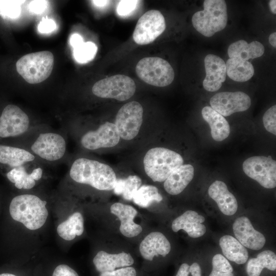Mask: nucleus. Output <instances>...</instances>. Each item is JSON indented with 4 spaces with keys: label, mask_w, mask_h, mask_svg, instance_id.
<instances>
[{
    "label": "nucleus",
    "mask_w": 276,
    "mask_h": 276,
    "mask_svg": "<svg viewBox=\"0 0 276 276\" xmlns=\"http://www.w3.org/2000/svg\"><path fill=\"white\" fill-rule=\"evenodd\" d=\"M69 175L76 182L89 185L100 191L113 190L117 180L116 174L110 166L86 157H79L72 163Z\"/></svg>",
    "instance_id": "obj_1"
},
{
    "label": "nucleus",
    "mask_w": 276,
    "mask_h": 276,
    "mask_svg": "<svg viewBox=\"0 0 276 276\" xmlns=\"http://www.w3.org/2000/svg\"><path fill=\"white\" fill-rule=\"evenodd\" d=\"M47 202L33 194H22L14 197L9 205L11 217L22 223L30 230L42 227L48 216Z\"/></svg>",
    "instance_id": "obj_2"
},
{
    "label": "nucleus",
    "mask_w": 276,
    "mask_h": 276,
    "mask_svg": "<svg viewBox=\"0 0 276 276\" xmlns=\"http://www.w3.org/2000/svg\"><path fill=\"white\" fill-rule=\"evenodd\" d=\"M146 175L154 182H164L168 176L183 165L181 155L171 149L156 147L149 149L143 158Z\"/></svg>",
    "instance_id": "obj_3"
},
{
    "label": "nucleus",
    "mask_w": 276,
    "mask_h": 276,
    "mask_svg": "<svg viewBox=\"0 0 276 276\" xmlns=\"http://www.w3.org/2000/svg\"><path fill=\"white\" fill-rule=\"evenodd\" d=\"M193 27L206 37H211L224 29L227 25V7L223 0H205L203 10L194 14L192 18Z\"/></svg>",
    "instance_id": "obj_4"
},
{
    "label": "nucleus",
    "mask_w": 276,
    "mask_h": 276,
    "mask_svg": "<svg viewBox=\"0 0 276 276\" xmlns=\"http://www.w3.org/2000/svg\"><path fill=\"white\" fill-rule=\"evenodd\" d=\"M54 58L50 51L30 53L19 59L16 63L18 74L29 83L37 84L47 79L51 75Z\"/></svg>",
    "instance_id": "obj_5"
},
{
    "label": "nucleus",
    "mask_w": 276,
    "mask_h": 276,
    "mask_svg": "<svg viewBox=\"0 0 276 276\" xmlns=\"http://www.w3.org/2000/svg\"><path fill=\"white\" fill-rule=\"evenodd\" d=\"M135 71L137 76L146 83L165 87L170 84L174 78V72L166 60L157 57H145L137 63Z\"/></svg>",
    "instance_id": "obj_6"
},
{
    "label": "nucleus",
    "mask_w": 276,
    "mask_h": 276,
    "mask_svg": "<svg viewBox=\"0 0 276 276\" xmlns=\"http://www.w3.org/2000/svg\"><path fill=\"white\" fill-rule=\"evenodd\" d=\"M32 127L28 114L14 104H8L0 114V144L18 137L28 132Z\"/></svg>",
    "instance_id": "obj_7"
},
{
    "label": "nucleus",
    "mask_w": 276,
    "mask_h": 276,
    "mask_svg": "<svg viewBox=\"0 0 276 276\" xmlns=\"http://www.w3.org/2000/svg\"><path fill=\"white\" fill-rule=\"evenodd\" d=\"M28 150L44 161L58 162L65 154L66 143L64 137L60 133L47 131L37 136Z\"/></svg>",
    "instance_id": "obj_8"
},
{
    "label": "nucleus",
    "mask_w": 276,
    "mask_h": 276,
    "mask_svg": "<svg viewBox=\"0 0 276 276\" xmlns=\"http://www.w3.org/2000/svg\"><path fill=\"white\" fill-rule=\"evenodd\" d=\"M136 90L134 81L129 77L116 75L97 81L92 87V92L101 98L126 101L132 97Z\"/></svg>",
    "instance_id": "obj_9"
},
{
    "label": "nucleus",
    "mask_w": 276,
    "mask_h": 276,
    "mask_svg": "<svg viewBox=\"0 0 276 276\" xmlns=\"http://www.w3.org/2000/svg\"><path fill=\"white\" fill-rule=\"evenodd\" d=\"M143 120V108L137 101L129 102L118 111L114 124L120 138L125 141L134 139L139 133Z\"/></svg>",
    "instance_id": "obj_10"
},
{
    "label": "nucleus",
    "mask_w": 276,
    "mask_h": 276,
    "mask_svg": "<svg viewBox=\"0 0 276 276\" xmlns=\"http://www.w3.org/2000/svg\"><path fill=\"white\" fill-rule=\"evenodd\" d=\"M245 174L263 187L273 189L276 186V162L270 156H255L243 163Z\"/></svg>",
    "instance_id": "obj_11"
},
{
    "label": "nucleus",
    "mask_w": 276,
    "mask_h": 276,
    "mask_svg": "<svg viewBox=\"0 0 276 276\" xmlns=\"http://www.w3.org/2000/svg\"><path fill=\"white\" fill-rule=\"evenodd\" d=\"M120 139L114 123L106 122L96 129L84 132L80 137L79 143L83 149L94 151L113 147L118 144Z\"/></svg>",
    "instance_id": "obj_12"
},
{
    "label": "nucleus",
    "mask_w": 276,
    "mask_h": 276,
    "mask_svg": "<svg viewBox=\"0 0 276 276\" xmlns=\"http://www.w3.org/2000/svg\"><path fill=\"white\" fill-rule=\"evenodd\" d=\"M165 29V20L161 12L156 10H149L138 20L133 39L138 44H147L154 41Z\"/></svg>",
    "instance_id": "obj_13"
},
{
    "label": "nucleus",
    "mask_w": 276,
    "mask_h": 276,
    "mask_svg": "<svg viewBox=\"0 0 276 276\" xmlns=\"http://www.w3.org/2000/svg\"><path fill=\"white\" fill-rule=\"evenodd\" d=\"M211 107L223 117L247 110L251 104L249 96L242 91L221 92L210 101Z\"/></svg>",
    "instance_id": "obj_14"
},
{
    "label": "nucleus",
    "mask_w": 276,
    "mask_h": 276,
    "mask_svg": "<svg viewBox=\"0 0 276 276\" xmlns=\"http://www.w3.org/2000/svg\"><path fill=\"white\" fill-rule=\"evenodd\" d=\"M233 229L237 240L245 247L257 250L262 249L266 243L264 236L254 228L247 217L236 219Z\"/></svg>",
    "instance_id": "obj_15"
},
{
    "label": "nucleus",
    "mask_w": 276,
    "mask_h": 276,
    "mask_svg": "<svg viewBox=\"0 0 276 276\" xmlns=\"http://www.w3.org/2000/svg\"><path fill=\"white\" fill-rule=\"evenodd\" d=\"M206 76L203 81L204 88L209 91L218 90L226 79V65L220 57L209 54L204 58Z\"/></svg>",
    "instance_id": "obj_16"
},
{
    "label": "nucleus",
    "mask_w": 276,
    "mask_h": 276,
    "mask_svg": "<svg viewBox=\"0 0 276 276\" xmlns=\"http://www.w3.org/2000/svg\"><path fill=\"white\" fill-rule=\"evenodd\" d=\"M110 211L120 220L119 229L123 236L132 238L142 232V226L134 221L137 214V211L134 207L121 202H115L111 205Z\"/></svg>",
    "instance_id": "obj_17"
},
{
    "label": "nucleus",
    "mask_w": 276,
    "mask_h": 276,
    "mask_svg": "<svg viewBox=\"0 0 276 276\" xmlns=\"http://www.w3.org/2000/svg\"><path fill=\"white\" fill-rule=\"evenodd\" d=\"M171 249L166 237L159 232H151L141 241L139 250L141 256L148 261H152L155 256L165 257Z\"/></svg>",
    "instance_id": "obj_18"
},
{
    "label": "nucleus",
    "mask_w": 276,
    "mask_h": 276,
    "mask_svg": "<svg viewBox=\"0 0 276 276\" xmlns=\"http://www.w3.org/2000/svg\"><path fill=\"white\" fill-rule=\"evenodd\" d=\"M204 217L195 211L188 210L176 218L172 222L171 228L173 232L182 229L193 238L200 237L204 235L206 228L202 223Z\"/></svg>",
    "instance_id": "obj_19"
},
{
    "label": "nucleus",
    "mask_w": 276,
    "mask_h": 276,
    "mask_svg": "<svg viewBox=\"0 0 276 276\" xmlns=\"http://www.w3.org/2000/svg\"><path fill=\"white\" fill-rule=\"evenodd\" d=\"M36 157L29 150L10 144H0V167L8 169L32 163Z\"/></svg>",
    "instance_id": "obj_20"
},
{
    "label": "nucleus",
    "mask_w": 276,
    "mask_h": 276,
    "mask_svg": "<svg viewBox=\"0 0 276 276\" xmlns=\"http://www.w3.org/2000/svg\"><path fill=\"white\" fill-rule=\"evenodd\" d=\"M93 262L96 271L101 273L131 266L134 259L130 254L125 252L110 254L101 250L94 257Z\"/></svg>",
    "instance_id": "obj_21"
},
{
    "label": "nucleus",
    "mask_w": 276,
    "mask_h": 276,
    "mask_svg": "<svg viewBox=\"0 0 276 276\" xmlns=\"http://www.w3.org/2000/svg\"><path fill=\"white\" fill-rule=\"evenodd\" d=\"M209 196L217 203L220 211L224 215H234L238 209V203L235 196L231 193L226 185L220 180L213 182L208 189Z\"/></svg>",
    "instance_id": "obj_22"
},
{
    "label": "nucleus",
    "mask_w": 276,
    "mask_h": 276,
    "mask_svg": "<svg viewBox=\"0 0 276 276\" xmlns=\"http://www.w3.org/2000/svg\"><path fill=\"white\" fill-rule=\"evenodd\" d=\"M27 164L10 169L6 174L7 179L18 189H32L35 186L36 181L42 176L43 169L40 167H36L29 172Z\"/></svg>",
    "instance_id": "obj_23"
},
{
    "label": "nucleus",
    "mask_w": 276,
    "mask_h": 276,
    "mask_svg": "<svg viewBox=\"0 0 276 276\" xmlns=\"http://www.w3.org/2000/svg\"><path fill=\"white\" fill-rule=\"evenodd\" d=\"M194 169L190 164H183L174 171L165 180L164 188L169 194L176 195L181 193L191 181Z\"/></svg>",
    "instance_id": "obj_24"
},
{
    "label": "nucleus",
    "mask_w": 276,
    "mask_h": 276,
    "mask_svg": "<svg viewBox=\"0 0 276 276\" xmlns=\"http://www.w3.org/2000/svg\"><path fill=\"white\" fill-rule=\"evenodd\" d=\"M203 119L211 128L212 138L216 141L226 139L230 133V127L225 118L210 106H205L201 110Z\"/></svg>",
    "instance_id": "obj_25"
},
{
    "label": "nucleus",
    "mask_w": 276,
    "mask_h": 276,
    "mask_svg": "<svg viewBox=\"0 0 276 276\" xmlns=\"http://www.w3.org/2000/svg\"><path fill=\"white\" fill-rule=\"evenodd\" d=\"M264 51V47L260 42L254 41L248 43L244 40H240L230 44L227 53L229 58L247 61L262 56Z\"/></svg>",
    "instance_id": "obj_26"
},
{
    "label": "nucleus",
    "mask_w": 276,
    "mask_h": 276,
    "mask_svg": "<svg viewBox=\"0 0 276 276\" xmlns=\"http://www.w3.org/2000/svg\"><path fill=\"white\" fill-rule=\"evenodd\" d=\"M219 245L226 259L238 264H244L247 261V250L234 237L231 235L222 236L219 240Z\"/></svg>",
    "instance_id": "obj_27"
},
{
    "label": "nucleus",
    "mask_w": 276,
    "mask_h": 276,
    "mask_svg": "<svg viewBox=\"0 0 276 276\" xmlns=\"http://www.w3.org/2000/svg\"><path fill=\"white\" fill-rule=\"evenodd\" d=\"M264 268L271 271L276 269V256L271 250H264L256 258L249 259L246 265V272L248 276H260Z\"/></svg>",
    "instance_id": "obj_28"
},
{
    "label": "nucleus",
    "mask_w": 276,
    "mask_h": 276,
    "mask_svg": "<svg viewBox=\"0 0 276 276\" xmlns=\"http://www.w3.org/2000/svg\"><path fill=\"white\" fill-rule=\"evenodd\" d=\"M225 65L227 76L235 81H247L254 74V66L248 61L229 58L227 60Z\"/></svg>",
    "instance_id": "obj_29"
},
{
    "label": "nucleus",
    "mask_w": 276,
    "mask_h": 276,
    "mask_svg": "<svg viewBox=\"0 0 276 276\" xmlns=\"http://www.w3.org/2000/svg\"><path fill=\"white\" fill-rule=\"evenodd\" d=\"M57 232L62 239L71 241L76 236H81L84 232V219L79 212L71 215L65 221L58 225Z\"/></svg>",
    "instance_id": "obj_30"
},
{
    "label": "nucleus",
    "mask_w": 276,
    "mask_h": 276,
    "mask_svg": "<svg viewBox=\"0 0 276 276\" xmlns=\"http://www.w3.org/2000/svg\"><path fill=\"white\" fill-rule=\"evenodd\" d=\"M142 184L139 176L130 175L125 179H117L113 190L117 194L122 195L125 199L131 200Z\"/></svg>",
    "instance_id": "obj_31"
},
{
    "label": "nucleus",
    "mask_w": 276,
    "mask_h": 276,
    "mask_svg": "<svg viewBox=\"0 0 276 276\" xmlns=\"http://www.w3.org/2000/svg\"><path fill=\"white\" fill-rule=\"evenodd\" d=\"M134 202L143 208H147L153 202H160L163 197L158 189L153 185H142L134 194Z\"/></svg>",
    "instance_id": "obj_32"
},
{
    "label": "nucleus",
    "mask_w": 276,
    "mask_h": 276,
    "mask_svg": "<svg viewBox=\"0 0 276 276\" xmlns=\"http://www.w3.org/2000/svg\"><path fill=\"white\" fill-rule=\"evenodd\" d=\"M97 50V45L93 42H83L73 48V56L77 62L86 63L94 58Z\"/></svg>",
    "instance_id": "obj_33"
},
{
    "label": "nucleus",
    "mask_w": 276,
    "mask_h": 276,
    "mask_svg": "<svg viewBox=\"0 0 276 276\" xmlns=\"http://www.w3.org/2000/svg\"><path fill=\"white\" fill-rule=\"evenodd\" d=\"M212 269L209 276H234L233 268L228 260L218 254L212 259Z\"/></svg>",
    "instance_id": "obj_34"
},
{
    "label": "nucleus",
    "mask_w": 276,
    "mask_h": 276,
    "mask_svg": "<svg viewBox=\"0 0 276 276\" xmlns=\"http://www.w3.org/2000/svg\"><path fill=\"white\" fill-rule=\"evenodd\" d=\"M22 1H0V16L4 19H16L21 12Z\"/></svg>",
    "instance_id": "obj_35"
},
{
    "label": "nucleus",
    "mask_w": 276,
    "mask_h": 276,
    "mask_svg": "<svg viewBox=\"0 0 276 276\" xmlns=\"http://www.w3.org/2000/svg\"><path fill=\"white\" fill-rule=\"evenodd\" d=\"M263 122L266 130L276 135V105H273L265 112Z\"/></svg>",
    "instance_id": "obj_36"
},
{
    "label": "nucleus",
    "mask_w": 276,
    "mask_h": 276,
    "mask_svg": "<svg viewBox=\"0 0 276 276\" xmlns=\"http://www.w3.org/2000/svg\"><path fill=\"white\" fill-rule=\"evenodd\" d=\"M175 276H202L201 267L196 262L191 265L184 263L179 267Z\"/></svg>",
    "instance_id": "obj_37"
},
{
    "label": "nucleus",
    "mask_w": 276,
    "mask_h": 276,
    "mask_svg": "<svg viewBox=\"0 0 276 276\" xmlns=\"http://www.w3.org/2000/svg\"><path fill=\"white\" fill-rule=\"evenodd\" d=\"M138 1H121L119 2L117 12L119 15L126 16L132 12L136 8Z\"/></svg>",
    "instance_id": "obj_38"
},
{
    "label": "nucleus",
    "mask_w": 276,
    "mask_h": 276,
    "mask_svg": "<svg viewBox=\"0 0 276 276\" xmlns=\"http://www.w3.org/2000/svg\"><path fill=\"white\" fill-rule=\"evenodd\" d=\"M135 269L131 266L119 268L111 271L99 273L98 276H136Z\"/></svg>",
    "instance_id": "obj_39"
},
{
    "label": "nucleus",
    "mask_w": 276,
    "mask_h": 276,
    "mask_svg": "<svg viewBox=\"0 0 276 276\" xmlns=\"http://www.w3.org/2000/svg\"><path fill=\"white\" fill-rule=\"evenodd\" d=\"M51 276H79V275L69 265L61 264L53 269Z\"/></svg>",
    "instance_id": "obj_40"
},
{
    "label": "nucleus",
    "mask_w": 276,
    "mask_h": 276,
    "mask_svg": "<svg viewBox=\"0 0 276 276\" xmlns=\"http://www.w3.org/2000/svg\"><path fill=\"white\" fill-rule=\"evenodd\" d=\"M56 28L55 22L51 19L43 18L38 26V31L41 33H49Z\"/></svg>",
    "instance_id": "obj_41"
},
{
    "label": "nucleus",
    "mask_w": 276,
    "mask_h": 276,
    "mask_svg": "<svg viewBox=\"0 0 276 276\" xmlns=\"http://www.w3.org/2000/svg\"><path fill=\"white\" fill-rule=\"evenodd\" d=\"M46 1H32L29 3V9L33 13L39 14L43 12L48 5Z\"/></svg>",
    "instance_id": "obj_42"
},
{
    "label": "nucleus",
    "mask_w": 276,
    "mask_h": 276,
    "mask_svg": "<svg viewBox=\"0 0 276 276\" xmlns=\"http://www.w3.org/2000/svg\"><path fill=\"white\" fill-rule=\"evenodd\" d=\"M83 42L84 41L82 37L78 34H74L70 37V42L73 48H75Z\"/></svg>",
    "instance_id": "obj_43"
},
{
    "label": "nucleus",
    "mask_w": 276,
    "mask_h": 276,
    "mask_svg": "<svg viewBox=\"0 0 276 276\" xmlns=\"http://www.w3.org/2000/svg\"><path fill=\"white\" fill-rule=\"evenodd\" d=\"M91 2L96 7L103 8L105 7L110 2L109 1H92Z\"/></svg>",
    "instance_id": "obj_44"
},
{
    "label": "nucleus",
    "mask_w": 276,
    "mask_h": 276,
    "mask_svg": "<svg viewBox=\"0 0 276 276\" xmlns=\"http://www.w3.org/2000/svg\"><path fill=\"white\" fill-rule=\"evenodd\" d=\"M269 42L270 44L275 48L276 47V33H271L269 37Z\"/></svg>",
    "instance_id": "obj_45"
},
{
    "label": "nucleus",
    "mask_w": 276,
    "mask_h": 276,
    "mask_svg": "<svg viewBox=\"0 0 276 276\" xmlns=\"http://www.w3.org/2000/svg\"><path fill=\"white\" fill-rule=\"evenodd\" d=\"M276 1L271 0L269 3V7L272 13H276Z\"/></svg>",
    "instance_id": "obj_46"
},
{
    "label": "nucleus",
    "mask_w": 276,
    "mask_h": 276,
    "mask_svg": "<svg viewBox=\"0 0 276 276\" xmlns=\"http://www.w3.org/2000/svg\"><path fill=\"white\" fill-rule=\"evenodd\" d=\"M0 276H19L14 272H0Z\"/></svg>",
    "instance_id": "obj_47"
}]
</instances>
